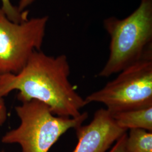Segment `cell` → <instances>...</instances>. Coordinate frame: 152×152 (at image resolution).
<instances>
[{
    "instance_id": "obj_1",
    "label": "cell",
    "mask_w": 152,
    "mask_h": 152,
    "mask_svg": "<svg viewBox=\"0 0 152 152\" xmlns=\"http://www.w3.org/2000/svg\"><path fill=\"white\" fill-rule=\"evenodd\" d=\"M69 75L65 55L54 57L36 50L18 73L0 74V98L18 91V99L22 103L37 100L56 116L77 118L87 104L72 85Z\"/></svg>"
},
{
    "instance_id": "obj_2",
    "label": "cell",
    "mask_w": 152,
    "mask_h": 152,
    "mask_svg": "<svg viewBox=\"0 0 152 152\" xmlns=\"http://www.w3.org/2000/svg\"><path fill=\"white\" fill-rule=\"evenodd\" d=\"M104 27L110 37L109 56L99 73L108 77L152 54V0H141L139 7L123 19H105Z\"/></svg>"
},
{
    "instance_id": "obj_3",
    "label": "cell",
    "mask_w": 152,
    "mask_h": 152,
    "mask_svg": "<svg viewBox=\"0 0 152 152\" xmlns=\"http://www.w3.org/2000/svg\"><path fill=\"white\" fill-rule=\"evenodd\" d=\"M15 111L20 125L6 132L1 141L19 144L22 152H49L63 134L76 129L88 118L87 112L77 118L56 116L46 104L37 100L22 102Z\"/></svg>"
},
{
    "instance_id": "obj_4",
    "label": "cell",
    "mask_w": 152,
    "mask_h": 152,
    "mask_svg": "<svg viewBox=\"0 0 152 152\" xmlns=\"http://www.w3.org/2000/svg\"><path fill=\"white\" fill-rule=\"evenodd\" d=\"M85 100L87 104H103L110 113L152 107V54L121 71Z\"/></svg>"
},
{
    "instance_id": "obj_5",
    "label": "cell",
    "mask_w": 152,
    "mask_h": 152,
    "mask_svg": "<svg viewBox=\"0 0 152 152\" xmlns=\"http://www.w3.org/2000/svg\"><path fill=\"white\" fill-rule=\"evenodd\" d=\"M48 16L11 22L0 7V74L22 70L34 51L42 46Z\"/></svg>"
},
{
    "instance_id": "obj_6",
    "label": "cell",
    "mask_w": 152,
    "mask_h": 152,
    "mask_svg": "<svg viewBox=\"0 0 152 152\" xmlns=\"http://www.w3.org/2000/svg\"><path fill=\"white\" fill-rule=\"evenodd\" d=\"M78 143L73 152H106L127 131L116 124L106 109L94 114L89 124L76 129Z\"/></svg>"
},
{
    "instance_id": "obj_7",
    "label": "cell",
    "mask_w": 152,
    "mask_h": 152,
    "mask_svg": "<svg viewBox=\"0 0 152 152\" xmlns=\"http://www.w3.org/2000/svg\"><path fill=\"white\" fill-rule=\"evenodd\" d=\"M110 114L116 124L126 130L143 129L152 132V107Z\"/></svg>"
},
{
    "instance_id": "obj_8",
    "label": "cell",
    "mask_w": 152,
    "mask_h": 152,
    "mask_svg": "<svg viewBox=\"0 0 152 152\" xmlns=\"http://www.w3.org/2000/svg\"><path fill=\"white\" fill-rule=\"evenodd\" d=\"M127 152H152V132L143 129H130L127 135Z\"/></svg>"
},
{
    "instance_id": "obj_9",
    "label": "cell",
    "mask_w": 152,
    "mask_h": 152,
    "mask_svg": "<svg viewBox=\"0 0 152 152\" xmlns=\"http://www.w3.org/2000/svg\"><path fill=\"white\" fill-rule=\"evenodd\" d=\"M1 9L5 13L7 18L11 22L20 23L28 19V11L27 10L20 12L18 7L12 5L10 0H1Z\"/></svg>"
},
{
    "instance_id": "obj_10",
    "label": "cell",
    "mask_w": 152,
    "mask_h": 152,
    "mask_svg": "<svg viewBox=\"0 0 152 152\" xmlns=\"http://www.w3.org/2000/svg\"><path fill=\"white\" fill-rule=\"evenodd\" d=\"M127 137V134L126 132L116 141L114 146L109 152H127L126 148Z\"/></svg>"
},
{
    "instance_id": "obj_11",
    "label": "cell",
    "mask_w": 152,
    "mask_h": 152,
    "mask_svg": "<svg viewBox=\"0 0 152 152\" xmlns=\"http://www.w3.org/2000/svg\"><path fill=\"white\" fill-rule=\"evenodd\" d=\"M7 117V108L2 98H0V127L5 123Z\"/></svg>"
},
{
    "instance_id": "obj_12",
    "label": "cell",
    "mask_w": 152,
    "mask_h": 152,
    "mask_svg": "<svg viewBox=\"0 0 152 152\" xmlns=\"http://www.w3.org/2000/svg\"><path fill=\"white\" fill-rule=\"evenodd\" d=\"M35 0H19V5L17 7L20 12L25 11V9L31 4H32Z\"/></svg>"
}]
</instances>
